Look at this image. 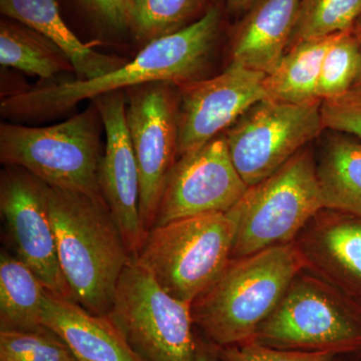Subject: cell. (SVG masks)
<instances>
[{
    "mask_svg": "<svg viewBox=\"0 0 361 361\" xmlns=\"http://www.w3.org/2000/svg\"><path fill=\"white\" fill-rule=\"evenodd\" d=\"M324 207L316 161L303 149L248 189L227 216L234 227L231 259L293 243Z\"/></svg>",
    "mask_w": 361,
    "mask_h": 361,
    "instance_id": "5b68a950",
    "label": "cell"
},
{
    "mask_svg": "<svg viewBox=\"0 0 361 361\" xmlns=\"http://www.w3.org/2000/svg\"><path fill=\"white\" fill-rule=\"evenodd\" d=\"M353 32L355 33L356 42H357L358 54H360V70H358L357 78L350 92L360 94L361 96V13L353 26Z\"/></svg>",
    "mask_w": 361,
    "mask_h": 361,
    "instance_id": "1f68e13d",
    "label": "cell"
},
{
    "mask_svg": "<svg viewBox=\"0 0 361 361\" xmlns=\"http://www.w3.org/2000/svg\"><path fill=\"white\" fill-rule=\"evenodd\" d=\"M325 208L361 218V141L337 133L316 161Z\"/></svg>",
    "mask_w": 361,
    "mask_h": 361,
    "instance_id": "d6986e66",
    "label": "cell"
},
{
    "mask_svg": "<svg viewBox=\"0 0 361 361\" xmlns=\"http://www.w3.org/2000/svg\"><path fill=\"white\" fill-rule=\"evenodd\" d=\"M47 288L33 271L9 252L0 255L1 330H40Z\"/></svg>",
    "mask_w": 361,
    "mask_h": 361,
    "instance_id": "44dd1931",
    "label": "cell"
},
{
    "mask_svg": "<svg viewBox=\"0 0 361 361\" xmlns=\"http://www.w3.org/2000/svg\"><path fill=\"white\" fill-rule=\"evenodd\" d=\"M42 325L80 361H142L108 316L92 314L71 299L45 291Z\"/></svg>",
    "mask_w": 361,
    "mask_h": 361,
    "instance_id": "e0dca14e",
    "label": "cell"
},
{
    "mask_svg": "<svg viewBox=\"0 0 361 361\" xmlns=\"http://www.w3.org/2000/svg\"><path fill=\"white\" fill-rule=\"evenodd\" d=\"M360 70V54L353 28L337 33L323 59L317 85L322 101L345 96L353 90Z\"/></svg>",
    "mask_w": 361,
    "mask_h": 361,
    "instance_id": "d4e9b609",
    "label": "cell"
},
{
    "mask_svg": "<svg viewBox=\"0 0 361 361\" xmlns=\"http://www.w3.org/2000/svg\"><path fill=\"white\" fill-rule=\"evenodd\" d=\"M294 244L305 270L361 305V218L323 208Z\"/></svg>",
    "mask_w": 361,
    "mask_h": 361,
    "instance_id": "9a60e30c",
    "label": "cell"
},
{
    "mask_svg": "<svg viewBox=\"0 0 361 361\" xmlns=\"http://www.w3.org/2000/svg\"><path fill=\"white\" fill-rule=\"evenodd\" d=\"M323 127L361 141V96L349 94L322 103Z\"/></svg>",
    "mask_w": 361,
    "mask_h": 361,
    "instance_id": "4316f807",
    "label": "cell"
},
{
    "mask_svg": "<svg viewBox=\"0 0 361 361\" xmlns=\"http://www.w3.org/2000/svg\"><path fill=\"white\" fill-rule=\"evenodd\" d=\"M361 13V0H300L288 49L303 40L351 30Z\"/></svg>",
    "mask_w": 361,
    "mask_h": 361,
    "instance_id": "cb8c5ba5",
    "label": "cell"
},
{
    "mask_svg": "<svg viewBox=\"0 0 361 361\" xmlns=\"http://www.w3.org/2000/svg\"><path fill=\"white\" fill-rule=\"evenodd\" d=\"M0 63L42 80L75 71L58 45L32 28L7 18L0 21Z\"/></svg>",
    "mask_w": 361,
    "mask_h": 361,
    "instance_id": "7402d4cb",
    "label": "cell"
},
{
    "mask_svg": "<svg viewBox=\"0 0 361 361\" xmlns=\"http://www.w3.org/2000/svg\"><path fill=\"white\" fill-rule=\"evenodd\" d=\"M304 269L294 242L231 259L191 303L195 327L217 348L253 341Z\"/></svg>",
    "mask_w": 361,
    "mask_h": 361,
    "instance_id": "3957f363",
    "label": "cell"
},
{
    "mask_svg": "<svg viewBox=\"0 0 361 361\" xmlns=\"http://www.w3.org/2000/svg\"><path fill=\"white\" fill-rule=\"evenodd\" d=\"M0 361H77L51 330H1Z\"/></svg>",
    "mask_w": 361,
    "mask_h": 361,
    "instance_id": "484cf974",
    "label": "cell"
},
{
    "mask_svg": "<svg viewBox=\"0 0 361 361\" xmlns=\"http://www.w3.org/2000/svg\"><path fill=\"white\" fill-rule=\"evenodd\" d=\"M102 129L103 120L94 102L82 113L49 127L2 123L0 161L25 169L49 187L103 198L99 186Z\"/></svg>",
    "mask_w": 361,
    "mask_h": 361,
    "instance_id": "277c9868",
    "label": "cell"
},
{
    "mask_svg": "<svg viewBox=\"0 0 361 361\" xmlns=\"http://www.w3.org/2000/svg\"><path fill=\"white\" fill-rule=\"evenodd\" d=\"M0 13L58 45L70 59L78 80L102 77L128 61L94 51L80 42L63 20L56 0H0Z\"/></svg>",
    "mask_w": 361,
    "mask_h": 361,
    "instance_id": "ac0fdd59",
    "label": "cell"
},
{
    "mask_svg": "<svg viewBox=\"0 0 361 361\" xmlns=\"http://www.w3.org/2000/svg\"><path fill=\"white\" fill-rule=\"evenodd\" d=\"M360 315H361V305H360Z\"/></svg>",
    "mask_w": 361,
    "mask_h": 361,
    "instance_id": "836d02e7",
    "label": "cell"
},
{
    "mask_svg": "<svg viewBox=\"0 0 361 361\" xmlns=\"http://www.w3.org/2000/svg\"><path fill=\"white\" fill-rule=\"evenodd\" d=\"M223 7L213 4L185 30L142 47L133 61L92 80H65L13 92L0 104L2 116L42 120L65 114L80 102L154 82L199 80L222 32Z\"/></svg>",
    "mask_w": 361,
    "mask_h": 361,
    "instance_id": "6da1fadb",
    "label": "cell"
},
{
    "mask_svg": "<svg viewBox=\"0 0 361 361\" xmlns=\"http://www.w3.org/2000/svg\"><path fill=\"white\" fill-rule=\"evenodd\" d=\"M49 186L18 166L0 175V212L9 245L47 290L73 300L59 265L49 210Z\"/></svg>",
    "mask_w": 361,
    "mask_h": 361,
    "instance_id": "8fae6325",
    "label": "cell"
},
{
    "mask_svg": "<svg viewBox=\"0 0 361 361\" xmlns=\"http://www.w3.org/2000/svg\"><path fill=\"white\" fill-rule=\"evenodd\" d=\"M87 18L113 33L128 32L126 0H73Z\"/></svg>",
    "mask_w": 361,
    "mask_h": 361,
    "instance_id": "f1b7e54d",
    "label": "cell"
},
{
    "mask_svg": "<svg viewBox=\"0 0 361 361\" xmlns=\"http://www.w3.org/2000/svg\"><path fill=\"white\" fill-rule=\"evenodd\" d=\"M176 85L154 82L126 90L127 123L140 178V215L154 227L161 193L178 159L179 94Z\"/></svg>",
    "mask_w": 361,
    "mask_h": 361,
    "instance_id": "30bf717a",
    "label": "cell"
},
{
    "mask_svg": "<svg viewBox=\"0 0 361 361\" xmlns=\"http://www.w3.org/2000/svg\"><path fill=\"white\" fill-rule=\"evenodd\" d=\"M103 120L106 145L99 186L133 258L147 232L140 215V178L127 123V94L116 90L92 99Z\"/></svg>",
    "mask_w": 361,
    "mask_h": 361,
    "instance_id": "5bb4252c",
    "label": "cell"
},
{
    "mask_svg": "<svg viewBox=\"0 0 361 361\" xmlns=\"http://www.w3.org/2000/svg\"><path fill=\"white\" fill-rule=\"evenodd\" d=\"M322 101L289 104L264 99L240 116L225 137L233 163L248 186L281 168L322 133Z\"/></svg>",
    "mask_w": 361,
    "mask_h": 361,
    "instance_id": "9c48e42d",
    "label": "cell"
},
{
    "mask_svg": "<svg viewBox=\"0 0 361 361\" xmlns=\"http://www.w3.org/2000/svg\"><path fill=\"white\" fill-rule=\"evenodd\" d=\"M249 186L233 163L224 135L180 157L169 173L155 226L211 213H227Z\"/></svg>",
    "mask_w": 361,
    "mask_h": 361,
    "instance_id": "7c38bea8",
    "label": "cell"
},
{
    "mask_svg": "<svg viewBox=\"0 0 361 361\" xmlns=\"http://www.w3.org/2000/svg\"><path fill=\"white\" fill-rule=\"evenodd\" d=\"M106 316L142 361H196L191 304L169 295L134 258Z\"/></svg>",
    "mask_w": 361,
    "mask_h": 361,
    "instance_id": "ba28073f",
    "label": "cell"
},
{
    "mask_svg": "<svg viewBox=\"0 0 361 361\" xmlns=\"http://www.w3.org/2000/svg\"><path fill=\"white\" fill-rule=\"evenodd\" d=\"M300 0H255L233 28L231 63L269 75L288 51Z\"/></svg>",
    "mask_w": 361,
    "mask_h": 361,
    "instance_id": "2e32d148",
    "label": "cell"
},
{
    "mask_svg": "<svg viewBox=\"0 0 361 361\" xmlns=\"http://www.w3.org/2000/svg\"><path fill=\"white\" fill-rule=\"evenodd\" d=\"M222 361H330L337 355L281 350L250 341L218 348Z\"/></svg>",
    "mask_w": 361,
    "mask_h": 361,
    "instance_id": "83f0119b",
    "label": "cell"
},
{
    "mask_svg": "<svg viewBox=\"0 0 361 361\" xmlns=\"http://www.w3.org/2000/svg\"><path fill=\"white\" fill-rule=\"evenodd\" d=\"M233 238L227 214L193 216L152 228L134 259L169 295L191 304L231 260Z\"/></svg>",
    "mask_w": 361,
    "mask_h": 361,
    "instance_id": "52a82bcc",
    "label": "cell"
},
{
    "mask_svg": "<svg viewBox=\"0 0 361 361\" xmlns=\"http://www.w3.org/2000/svg\"><path fill=\"white\" fill-rule=\"evenodd\" d=\"M330 361H361V353H346L337 355Z\"/></svg>",
    "mask_w": 361,
    "mask_h": 361,
    "instance_id": "d6a6232c",
    "label": "cell"
},
{
    "mask_svg": "<svg viewBox=\"0 0 361 361\" xmlns=\"http://www.w3.org/2000/svg\"><path fill=\"white\" fill-rule=\"evenodd\" d=\"M336 35L303 40L288 49L276 68L266 75V99L289 104L319 99L317 85L323 59Z\"/></svg>",
    "mask_w": 361,
    "mask_h": 361,
    "instance_id": "ffe728a7",
    "label": "cell"
},
{
    "mask_svg": "<svg viewBox=\"0 0 361 361\" xmlns=\"http://www.w3.org/2000/svg\"><path fill=\"white\" fill-rule=\"evenodd\" d=\"M49 210L73 301L92 314L108 315L133 259L110 209L103 198L49 187Z\"/></svg>",
    "mask_w": 361,
    "mask_h": 361,
    "instance_id": "7a4b0ae2",
    "label": "cell"
},
{
    "mask_svg": "<svg viewBox=\"0 0 361 361\" xmlns=\"http://www.w3.org/2000/svg\"><path fill=\"white\" fill-rule=\"evenodd\" d=\"M77 361H80V360H77Z\"/></svg>",
    "mask_w": 361,
    "mask_h": 361,
    "instance_id": "e575fe53",
    "label": "cell"
},
{
    "mask_svg": "<svg viewBox=\"0 0 361 361\" xmlns=\"http://www.w3.org/2000/svg\"><path fill=\"white\" fill-rule=\"evenodd\" d=\"M252 341L299 353H361L360 304L304 269Z\"/></svg>",
    "mask_w": 361,
    "mask_h": 361,
    "instance_id": "8992f818",
    "label": "cell"
},
{
    "mask_svg": "<svg viewBox=\"0 0 361 361\" xmlns=\"http://www.w3.org/2000/svg\"><path fill=\"white\" fill-rule=\"evenodd\" d=\"M255 0H212L213 4L233 13H245Z\"/></svg>",
    "mask_w": 361,
    "mask_h": 361,
    "instance_id": "4dcf8cb0",
    "label": "cell"
},
{
    "mask_svg": "<svg viewBox=\"0 0 361 361\" xmlns=\"http://www.w3.org/2000/svg\"><path fill=\"white\" fill-rule=\"evenodd\" d=\"M265 73L231 63L219 75L176 84L179 94L178 158L212 141L266 99Z\"/></svg>",
    "mask_w": 361,
    "mask_h": 361,
    "instance_id": "4fadbf2b",
    "label": "cell"
},
{
    "mask_svg": "<svg viewBox=\"0 0 361 361\" xmlns=\"http://www.w3.org/2000/svg\"><path fill=\"white\" fill-rule=\"evenodd\" d=\"M212 4V0H126L128 33L145 47L193 25Z\"/></svg>",
    "mask_w": 361,
    "mask_h": 361,
    "instance_id": "603a6c76",
    "label": "cell"
},
{
    "mask_svg": "<svg viewBox=\"0 0 361 361\" xmlns=\"http://www.w3.org/2000/svg\"><path fill=\"white\" fill-rule=\"evenodd\" d=\"M197 342H198V348H197L196 361H222L217 346L207 341L201 334L197 336Z\"/></svg>",
    "mask_w": 361,
    "mask_h": 361,
    "instance_id": "f546056e",
    "label": "cell"
}]
</instances>
